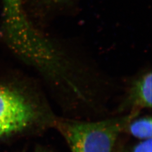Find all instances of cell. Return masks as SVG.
Wrapping results in <instances>:
<instances>
[{
    "mask_svg": "<svg viewBox=\"0 0 152 152\" xmlns=\"http://www.w3.org/2000/svg\"><path fill=\"white\" fill-rule=\"evenodd\" d=\"M137 115L127 113L96 122L61 119L56 126L72 152H112L118 136Z\"/></svg>",
    "mask_w": 152,
    "mask_h": 152,
    "instance_id": "cell-1",
    "label": "cell"
},
{
    "mask_svg": "<svg viewBox=\"0 0 152 152\" xmlns=\"http://www.w3.org/2000/svg\"><path fill=\"white\" fill-rule=\"evenodd\" d=\"M37 118L36 108L24 95L0 86V137L26 129Z\"/></svg>",
    "mask_w": 152,
    "mask_h": 152,
    "instance_id": "cell-2",
    "label": "cell"
},
{
    "mask_svg": "<svg viewBox=\"0 0 152 152\" xmlns=\"http://www.w3.org/2000/svg\"><path fill=\"white\" fill-rule=\"evenodd\" d=\"M3 28L7 42L10 45L24 43L35 30L27 19L22 8V0H3Z\"/></svg>",
    "mask_w": 152,
    "mask_h": 152,
    "instance_id": "cell-3",
    "label": "cell"
},
{
    "mask_svg": "<svg viewBox=\"0 0 152 152\" xmlns=\"http://www.w3.org/2000/svg\"><path fill=\"white\" fill-rule=\"evenodd\" d=\"M151 73L146 72L133 81L122 104V110L137 114L142 109L151 107Z\"/></svg>",
    "mask_w": 152,
    "mask_h": 152,
    "instance_id": "cell-4",
    "label": "cell"
},
{
    "mask_svg": "<svg viewBox=\"0 0 152 152\" xmlns=\"http://www.w3.org/2000/svg\"><path fill=\"white\" fill-rule=\"evenodd\" d=\"M126 128L132 136L141 141L151 139L152 121L150 117L133 118Z\"/></svg>",
    "mask_w": 152,
    "mask_h": 152,
    "instance_id": "cell-5",
    "label": "cell"
},
{
    "mask_svg": "<svg viewBox=\"0 0 152 152\" xmlns=\"http://www.w3.org/2000/svg\"><path fill=\"white\" fill-rule=\"evenodd\" d=\"M151 139L141 141L133 148L132 152H152Z\"/></svg>",
    "mask_w": 152,
    "mask_h": 152,
    "instance_id": "cell-6",
    "label": "cell"
},
{
    "mask_svg": "<svg viewBox=\"0 0 152 152\" xmlns=\"http://www.w3.org/2000/svg\"><path fill=\"white\" fill-rule=\"evenodd\" d=\"M36 152H46V151H45V150H39V151H37Z\"/></svg>",
    "mask_w": 152,
    "mask_h": 152,
    "instance_id": "cell-7",
    "label": "cell"
}]
</instances>
